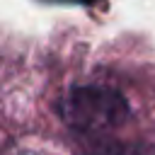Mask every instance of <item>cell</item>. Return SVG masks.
Returning a JSON list of instances; mask_svg holds the SVG:
<instances>
[{
	"label": "cell",
	"mask_w": 155,
	"mask_h": 155,
	"mask_svg": "<svg viewBox=\"0 0 155 155\" xmlns=\"http://www.w3.org/2000/svg\"><path fill=\"white\" fill-rule=\"evenodd\" d=\"M58 116L63 124L82 136L102 138L121 128L128 116V102L114 87L104 85H78L70 87L58 102Z\"/></svg>",
	"instance_id": "cell-1"
},
{
	"label": "cell",
	"mask_w": 155,
	"mask_h": 155,
	"mask_svg": "<svg viewBox=\"0 0 155 155\" xmlns=\"http://www.w3.org/2000/svg\"><path fill=\"white\" fill-rule=\"evenodd\" d=\"M85 155H155L148 145L119 143V140H94L85 148Z\"/></svg>",
	"instance_id": "cell-2"
}]
</instances>
